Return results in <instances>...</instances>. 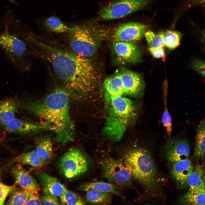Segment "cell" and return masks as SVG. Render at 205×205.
Listing matches in <instances>:
<instances>
[{
    "mask_svg": "<svg viewBox=\"0 0 205 205\" xmlns=\"http://www.w3.org/2000/svg\"><path fill=\"white\" fill-rule=\"evenodd\" d=\"M178 202L183 205H205V192L196 194L186 192L180 197Z\"/></svg>",
    "mask_w": 205,
    "mask_h": 205,
    "instance_id": "cell-29",
    "label": "cell"
},
{
    "mask_svg": "<svg viewBox=\"0 0 205 205\" xmlns=\"http://www.w3.org/2000/svg\"><path fill=\"white\" fill-rule=\"evenodd\" d=\"M124 163L131 176L148 188L157 183L156 167L149 152L143 147L136 146L128 150L124 156Z\"/></svg>",
    "mask_w": 205,
    "mask_h": 205,
    "instance_id": "cell-4",
    "label": "cell"
},
{
    "mask_svg": "<svg viewBox=\"0 0 205 205\" xmlns=\"http://www.w3.org/2000/svg\"><path fill=\"white\" fill-rule=\"evenodd\" d=\"M10 133L26 134L46 130L52 131L50 127L41 122L34 123L14 118L3 127Z\"/></svg>",
    "mask_w": 205,
    "mask_h": 205,
    "instance_id": "cell-14",
    "label": "cell"
},
{
    "mask_svg": "<svg viewBox=\"0 0 205 205\" xmlns=\"http://www.w3.org/2000/svg\"><path fill=\"white\" fill-rule=\"evenodd\" d=\"M5 30L0 33V47L9 61L14 66L18 67L25 55V42Z\"/></svg>",
    "mask_w": 205,
    "mask_h": 205,
    "instance_id": "cell-8",
    "label": "cell"
},
{
    "mask_svg": "<svg viewBox=\"0 0 205 205\" xmlns=\"http://www.w3.org/2000/svg\"><path fill=\"white\" fill-rule=\"evenodd\" d=\"M58 166L61 173L68 179H73L86 172L88 162L82 152L75 148L64 153L60 158Z\"/></svg>",
    "mask_w": 205,
    "mask_h": 205,
    "instance_id": "cell-6",
    "label": "cell"
},
{
    "mask_svg": "<svg viewBox=\"0 0 205 205\" xmlns=\"http://www.w3.org/2000/svg\"><path fill=\"white\" fill-rule=\"evenodd\" d=\"M85 199L87 202L94 204H106L111 200L110 193L104 192L91 189L87 191Z\"/></svg>",
    "mask_w": 205,
    "mask_h": 205,
    "instance_id": "cell-25",
    "label": "cell"
},
{
    "mask_svg": "<svg viewBox=\"0 0 205 205\" xmlns=\"http://www.w3.org/2000/svg\"><path fill=\"white\" fill-rule=\"evenodd\" d=\"M12 173L16 183L23 189L33 193H38L39 186L30 173L22 167L18 165L12 170Z\"/></svg>",
    "mask_w": 205,
    "mask_h": 205,
    "instance_id": "cell-16",
    "label": "cell"
},
{
    "mask_svg": "<svg viewBox=\"0 0 205 205\" xmlns=\"http://www.w3.org/2000/svg\"><path fill=\"white\" fill-rule=\"evenodd\" d=\"M96 31L85 26L69 28L68 41L73 52L80 56L91 58L97 53L99 43Z\"/></svg>",
    "mask_w": 205,
    "mask_h": 205,
    "instance_id": "cell-5",
    "label": "cell"
},
{
    "mask_svg": "<svg viewBox=\"0 0 205 205\" xmlns=\"http://www.w3.org/2000/svg\"><path fill=\"white\" fill-rule=\"evenodd\" d=\"M165 150L166 159L170 162L185 159L190 154L189 143L184 137L169 139L167 142Z\"/></svg>",
    "mask_w": 205,
    "mask_h": 205,
    "instance_id": "cell-11",
    "label": "cell"
},
{
    "mask_svg": "<svg viewBox=\"0 0 205 205\" xmlns=\"http://www.w3.org/2000/svg\"><path fill=\"white\" fill-rule=\"evenodd\" d=\"M17 104L13 99H9L0 103V126L3 128L15 118Z\"/></svg>",
    "mask_w": 205,
    "mask_h": 205,
    "instance_id": "cell-21",
    "label": "cell"
},
{
    "mask_svg": "<svg viewBox=\"0 0 205 205\" xmlns=\"http://www.w3.org/2000/svg\"><path fill=\"white\" fill-rule=\"evenodd\" d=\"M192 69L205 77V61L200 59H194L192 62Z\"/></svg>",
    "mask_w": 205,
    "mask_h": 205,
    "instance_id": "cell-34",
    "label": "cell"
},
{
    "mask_svg": "<svg viewBox=\"0 0 205 205\" xmlns=\"http://www.w3.org/2000/svg\"><path fill=\"white\" fill-rule=\"evenodd\" d=\"M16 188L14 185H7L0 181V205L3 204L7 196Z\"/></svg>",
    "mask_w": 205,
    "mask_h": 205,
    "instance_id": "cell-33",
    "label": "cell"
},
{
    "mask_svg": "<svg viewBox=\"0 0 205 205\" xmlns=\"http://www.w3.org/2000/svg\"><path fill=\"white\" fill-rule=\"evenodd\" d=\"M60 204L84 205L85 202L77 194L67 189L60 196Z\"/></svg>",
    "mask_w": 205,
    "mask_h": 205,
    "instance_id": "cell-30",
    "label": "cell"
},
{
    "mask_svg": "<svg viewBox=\"0 0 205 205\" xmlns=\"http://www.w3.org/2000/svg\"><path fill=\"white\" fill-rule=\"evenodd\" d=\"M44 23L48 30L56 33L68 32L70 28L62 22L59 18L54 16H50L46 19Z\"/></svg>",
    "mask_w": 205,
    "mask_h": 205,
    "instance_id": "cell-26",
    "label": "cell"
},
{
    "mask_svg": "<svg viewBox=\"0 0 205 205\" xmlns=\"http://www.w3.org/2000/svg\"><path fill=\"white\" fill-rule=\"evenodd\" d=\"M151 0H119L103 7L99 13V16L104 20L121 18L141 9Z\"/></svg>",
    "mask_w": 205,
    "mask_h": 205,
    "instance_id": "cell-7",
    "label": "cell"
},
{
    "mask_svg": "<svg viewBox=\"0 0 205 205\" xmlns=\"http://www.w3.org/2000/svg\"><path fill=\"white\" fill-rule=\"evenodd\" d=\"M163 39L164 46L168 48L173 49L180 44L182 36L180 32L172 30L162 31Z\"/></svg>",
    "mask_w": 205,
    "mask_h": 205,
    "instance_id": "cell-28",
    "label": "cell"
},
{
    "mask_svg": "<svg viewBox=\"0 0 205 205\" xmlns=\"http://www.w3.org/2000/svg\"><path fill=\"white\" fill-rule=\"evenodd\" d=\"M39 56L47 60L62 81L70 98L77 99L93 91L100 83V70L91 58L43 43L33 42Z\"/></svg>",
    "mask_w": 205,
    "mask_h": 205,
    "instance_id": "cell-1",
    "label": "cell"
},
{
    "mask_svg": "<svg viewBox=\"0 0 205 205\" xmlns=\"http://www.w3.org/2000/svg\"><path fill=\"white\" fill-rule=\"evenodd\" d=\"M106 98L110 107L103 132L112 141H119L134 114L135 106L130 99L122 96H106Z\"/></svg>",
    "mask_w": 205,
    "mask_h": 205,
    "instance_id": "cell-3",
    "label": "cell"
},
{
    "mask_svg": "<svg viewBox=\"0 0 205 205\" xmlns=\"http://www.w3.org/2000/svg\"><path fill=\"white\" fill-rule=\"evenodd\" d=\"M120 74L124 94L134 97L141 96L145 87L141 75L126 69L122 70Z\"/></svg>",
    "mask_w": 205,
    "mask_h": 205,
    "instance_id": "cell-12",
    "label": "cell"
},
{
    "mask_svg": "<svg viewBox=\"0 0 205 205\" xmlns=\"http://www.w3.org/2000/svg\"><path fill=\"white\" fill-rule=\"evenodd\" d=\"M144 36L149 47L157 48L164 46L162 31L155 34L151 31H148L145 32Z\"/></svg>",
    "mask_w": 205,
    "mask_h": 205,
    "instance_id": "cell-31",
    "label": "cell"
},
{
    "mask_svg": "<svg viewBox=\"0 0 205 205\" xmlns=\"http://www.w3.org/2000/svg\"><path fill=\"white\" fill-rule=\"evenodd\" d=\"M42 204L59 205L60 201L58 196L50 194L44 195L40 198Z\"/></svg>",
    "mask_w": 205,
    "mask_h": 205,
    "instance_id": "cell-35",
    "label": "cell"
},
{
    "mask_svg": "<svg viewBox=\"0 0 205 205\" xmlns=\"http://www.w3.org/2000/svg\"><path fill=\"white\" fill-rule=\"evenodd\" d=\"M104 85L106 96H122L124 94L120 73L106 78Z\"/></svg>",
    "mask_w": 205,
    "mask_h": 205,
    "instance_id": "cell-22",
    "label": "cell"
},
{
    "mask_svg": "<svg viewBox=\"0 0 205 205\" xmlns=\"http://www.w3.org/2000/svg\"><path fill=\"white\" fill-rule=\"evenodd\" d=\"M36 151L42 159L48 161L53 155V145L50 134L42 135L37 139Z\"/></svg>",
    "mask_w": 205,
    "mask_h": 205,
    "instance_id": "cell-19",
    "label": "cell"
},
{
    "mask_svg": "<svg viewBox=\"0 0 205 205\" xmlns=\"http://www.w3.org/2000/svg\"><path fill=\"white\" fill-rule=\"evenodd\" d=\"M191 5L205 6V0H190Z\"/></svg>",
    "mask_w": 205,
    "mask_h": 205,
    "instance_id": "cell-38",
    "label": "cell"
},
{
    "mask_svg": "<svg viewBox=\"0 0 205 205\" xmlns=\"http://www.w3.org/2000/svg\"><path fill=\"white\" fill-rule=\"evenodd\" d=\"M194 157L196 159L205 158V118L197 126L195 136Z\"/></svg>",
    "mask_w": 205,
    "mask_h": 205,
    "instance_id": "cell-20",
    "label": "cell"
},
{
    "mask_svg": "<svg viewBox=\"0 0 205 205\" xmlns=\"http://www.w3.org/2000/svg\"><path fill=\"white\" fill-rule=\"evenodd\" d=\"M19 164L29 165L34 167H39L47 163V161L41 159L38 155L36 150L22 153L14 159Z\"/></svg>",
    "mask_w": 205,
    "mask_h": 205,
    "instance_id": "cell-24",
    "label": "cell"
},
{
    "mask_svg": "<svg viewBox=\"0 0 205 205\" xmlns=\"http://www.w3.org/2000/svg\"><path fill=\"white\" fill-rule=\"evenodd\" d=\"M200 34L201 41L205 47V30L201 31Z\"/></svg>",
    "mask_w": 205,
    "mask_h": 205,
    "instance_id": "cell-39",
    "label": "cell"
},
{
    "mask_svg": "<svg viewBox=\"0 0 205 205\" xmlns=\"http://www.w3.org/2000/svg\"><path fill=\"white\" fill-rule=\"evenodd\" d=\"M113 48L116 58L120 63H136L141 59L139 48L131 42H114Z\"/></svg>",
    "mask_w": 205,
    "mask_h": 205,
    "instance_id": "cell-13",
    "label": "cell"
},
{
    "mask_svg": "<svg viewBox=\"0 0 205 205\" xmlns=\"http://www.w3.org/2000/svg\"><path fill=\"white\" fill-rule=\"evenodd\" d=\"M172 163L171 175L178 186L180 188H184L188 186V178L194 171V167L188 158Z\"/></svg>",
    "mask_w": 205,
    "mask_h": 205,
    "instance_id": "cell-15",
    "label": "cell"
},
{
    "mask_svg": "<svg viewBox=\"0 0 205 205\" xmlns=\"http://www.w3.org/2000/svg\"><path fill=\"white\" fill-rule=\"evenodd\" d=\"M33 193L22 188L16 189L11 193L6 204L8 205H25Z\"/></svg>",
    "mask_w": 205,
    "mask_h": 205,
    "instance_id": "cell-27",
    "label": "cell"
},
{
    "mask_svg": "<svg viewBox=\"0 0 205 205\" xmlns=\"http://www.w3.org/2000/svg\"><path fill=\"white\" fill-rule=\"evenodd\" d=\"M203 179L204 181L205 184V173L204 172L203 175Z\"/></svg>",
    "mask_w": 205,
    "mask_h": 205,
    "instance_id": "cell-40",
    "label": "cell"
},
{
    "mask_svg": "<svg viewBox=\"0 0 205 205\" xmlns=\"http://www.w3.org/2000/svg\"><path fill=\"white\" fill-rule=\"evenodd\" d=\"M80 190L87 192L92 189L104 192L113 193L118 196L120 194L118 187L116 185L103 182L85 183L79 186Z\"/></svg>",
    "mask_w": 205,
    "mask_h": 205,
    "instance_id": "cell-23",
    "label": "cell"
},
{
    "mask_svg": "<svg viewBox=\"0 0 205 205\" xmlns=\"http://www.w3.org/2000/svg\"><path fill=\"white\" fill-rule=\"evenodd\" d=\"M38 193H32L25 205H42L40 198Z\"/></svg>",
    "mask_w": 205,
    "mask_h": 205,
    "instance_id": "cell-37",
    "label": "cell"
},
{
    "mask_svg": "<svg viewBox=\"0 0 205 205\" xmlns=\"http://www.w3.org/2000/svg\"><path fill=\"white\" fill-rule=\"evenodd\" d=\"M204 173L202 167L198 166L189 175L187 182L190 192L195 194L205 192V184L203 179Z\"/></svg>",
    "mask_w": 205,
    "mask_h": 205,
    "instance_id": "cell-18",
    "label": "cell"
},
{
    "mask_svg": "<svg viewBox=\"0 0 205 205\" xmlns=\"http://www.w3.org/2000/svg\"><path fill=\"white\" fill-rule=\"evenodd\" d=\"M163 47L154 48L149 47L148 49L153 56L156 58H164L165 54Z\"/></svg>",
    "mask_w": 205,
    "mask_h": 205,
    "instance_id": "cell-36",
    "label": "cell"
},
{
    "mask_svg": "<svg viewBox=\"0 0 205 205\" xmlns=\"http://www.w3.org/2000/svg\"><path fill=\"white\" fill-rule=\"evenodd\" d=\"M167 93L165 92L163 95L164 105V111L162 117V122L165 127L167 134L170 136L172 128L171 118L167 108Z\"/></svg>",
    "mask_w": 205,
    "mask_h": 205,
    "instance_id": "cell-32",
    "label": "cell"
},
{
    "mask_svg": "<svg viewBox=\"0 0 205 205\" xmlns=\"http://www.w3.org/2000/svg\"><path fill=\"white\" fill-rule=\"evenodd\" d=\"M101 169L104 177L112 183L125 185L131 180L132 176L129 170L125 164L118 160L107 159L103 162Z\"/></svg>",
    "mask_w": 205,
    "mask_h": 205,
    "instance_id": "cell-9",
    "label": "cell"
},
{
    "mask_svg": "<svg viewBox=\"0 0 205 205\" xmlns=\"http://www.w3.org/2000/svg\"><path fill=\"white\" fill-rule=\"evenodd\" d=\"M147 26L143 24L129 22L119 26L113 37L114 42H132L139 40L144 35Z\"/></svg>",
    "mask_w": 205,
    "mask_h": 205,
    "instance_id": "cell-10",
    "label": "cell"
},
{
    "mask_svg": "<svg viewBox=\"0 0 205 205\" xmlns=\"http://www.w3.org/2000/svg\"><path fill=\"white\" fill-rule=\"evenodd\" d=\"M70 97L63 87H56L43 98L28 101L21 107L50 127L56 142L64 145L73 140L74 123L70 114Z\"/></svg>",
    "mask_w": 205,
    "mask_h": 205,
    "instance_id": "cell-2",
    "label": "cell"
},
{
    "mask_svg": "<svg viewBox=\"0 0 205 205\" xmlns=\"http://www.w3.org/2000/svg\"><path fill=\"white\" fill-rule=\"evenodd\" d=\"M38 177L43 188V195L50 194L60 197L67 189L57 178L45 172L39 173Z\"/></svg>",
    "mask_w": 205,
    "mask_h": 205,
    "instance_id": "cell-17",
    "label": "cell"
}]
</instances>
